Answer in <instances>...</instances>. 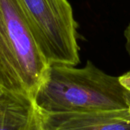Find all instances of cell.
<instances>
[{"label":"cell","mask_w":130,"mask_h":130,"mask_svg":"<svg viewBox=\"0 0 130 130\" xmlns=\"http://www.w3.org/2000/svg\"><path fill=\"white\" fill-rule=\"evenodd\" d=\"M33 101L44 113L130 110V71L116 77L90 61L83 68L51 64Z\"/></svg>","instance_id":"6da1fadb"},{"label":"cell","mask_w":130,"mask_h":130,"mask_svg":"<svg viewBox=\"0 0 130 130\" xmlns=\"http://www.w3.org/2000/svg\"><path fill=\"white\" fill-rule=\"evenodd\" d=\"M50 64L18 0H0V86L34 99Z\"/></svg>","instance_id":"7a4b0ae2"},{"label":"cell","mask_w":130,"mask_h":130,"mask_svg":"<svg viewBox=\"0 0 130 130\" xmlns=\"http://www.w3.org/2000/svg\"><path fill=\"white\" fill-rule=\"evenodd\" d=\"M50 64L80 62L77 22L68 0H18Z\"/></svg>","instance_id":"3957f363"},{"label":"cell","mask_w":130,"mask_h":130,"mask_svg":"<svg viewBox=\"0 0 130 130\" xmlns=\"http://www.w3.org/2000/svg\"><path fill=\"white\" fill-rule=\"evenodd\" d=\"M40 113L42 130H130V110Z\"/></svg>","instance_id":"277c9868"},{"label":"cell","mask_w":130,"mask_h":130,"mask_svg":"<svg viewBox=\"0 0 130 130\" xmlns=\"http://www.w3.org/2000/svg\"><path fill=\"white\" fill-rule=\"evenodd\" d=\"M0 130H42L33 99L11 93L0 97Z\"/></svg>","instance_id":"5b68a950"},{"label":"cell","mask_w":130,"mask_h":130,"mask_svg":"<svg viewBox=\"0 0 130 130\" xmlns=\"http://www.w3.org/2000/svg\"><path fill=\"white\" fill-rule=\"evenodd\" d=\"M124 36L126 39V48L130 57V24L124 31Z\"/></svg>","instance_id":"8992f818"},{"label":"cell","mask_w":130,"mask_h":130,"mask_svg":"<svg viewBox=\"0 0 130 130\" xmlns=\"http://www.w3.org/2000/svg\"><path fill=\"white\" fill-rule=\"evenodd\" d=\"M5 93H8V92H6V91H5L3 89H2V88L0 86V97H2L4 94H5Z\"/></svg>","instance_id":"52a82bcc"}]
</instances>
